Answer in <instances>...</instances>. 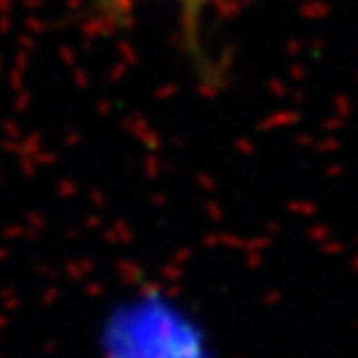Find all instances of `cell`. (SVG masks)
<instances>
[{
	"mask_svg": "<svg viewBox=\"0 0 358 358\" xmlns=\"http://www.w3.org/2000/svg\"><path fill=\"white\" fill-rule=\"evenodd\" d=\"M87 348L90 358H222L197 306L155 281L124 286L100 303Z\"/></svg>",
	"mask_w": 358,
	"mask_h": 358,
	"instance_id": "6da1fadb",
	"label": "cell"
},
{
	"mask_svg": "<svg viewBox=\"0 0 358 358\" xmlns=\"http://www.w3.org/2000/svg\"><path fill=\"white\" fill-rule=\"evenodd\" d=\"M124 0H112V6H120ZM174 8L179 23V40L185 53L197 62L199 70L209 68L207 53H204V23L209 18V12L214 10L224 0H164Z\"/></svg>",
	"mask_w": 358,
	"mask_h": 358,
	"instance_id": "7a4b0ae2",
	"label": "cell"
}]
</instances>
